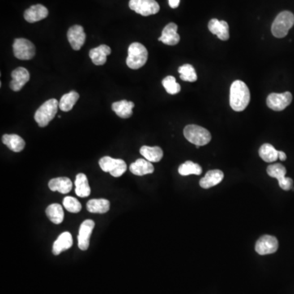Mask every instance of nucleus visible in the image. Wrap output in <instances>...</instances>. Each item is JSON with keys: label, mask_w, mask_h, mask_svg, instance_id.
I'll list each match as a JSON object with an SVG mask.
<instances>
[{"label": "nucleus", "mask_w": 294, "mask_h": 294, "mask_svg": "<svg viewBox=\"0 0 294 294\" xmlns=\"http://www.w3.org/2000/svg\"><path fill=\"white\" fill-rule=\"evenodd\" d=\"M184 136L190 143L200 146H205L211 141V133L209 131L195 124H189L184 129Z\"/></svg>", "instance_id": "obj_4"}, {"label": "nucleus", "mask_w": 294, "mask_h": 294, "mask_svg": "<svg viewBox=\"0 0 294 294\" xmlns=\"http://www.w3.org/2000/svg\"><path fill=\"white\" fill-rule=\"evenodd\" d=\"M131 172L136 176H144V175L150 174L155 171L154 166L151 162L146 159H139L137 161L131 164L129 167Z\"/></svg>", "instance_id": "obj_20"}, {"label": "nucleus", "mask_w": 294, "mask_h": 294, "mask_svg": "<svg viewBox=\"0 0 294 294\" xmlns=\"http://www.w3.org/2000/svg\"><path fill=\"white\" fill-rule=\"evenodd\" d=\"M168 4L172 9H176L179 6L180 0H168Z\"/></svg>", "instance_id": "obj_36"}, {"label": "nucleus", "mask_w": 294, "mask_h": 294, "mask_svg": "<svg viewBox=\"0 0 294 294\" xmlns=\"http://www.w3.org/2000/svg\"><path fill=\"white\" fill-rule=\"evenodd\" d=\"M279 159H280L281 161H284L287 159L286 154L283 151H279Z\"/></svg>", "instance_id": "obj_37"}, {"label": "nucleus", "mask_w": 294, "mask_h": 294, "mask_svg": "<svg viewBox=\"0 0 294 294\" xmlns=\"http://www.w3.org/2000/svg\"><path fill=\"white\" fill-rule=\"evenodd\" d=\"M72 181L68 177L53 178L48 182V187L52 191H58L61 194H68L72 189Z\"/></svg>", "instance_id": "obj_21"}, {"label": "nucleus", "mask_w": 294, "mask_h": 294, "mask_svg": "<svg viewBox=\"0 0 294 294\" xmlns=\"http://www.w3.org/2000/svg\"><path fill=\"white\" fill-rule=\"evenodd\" d=\"M129 55L127 57L126 63L130 69L137 70L142 68L148 59V51L143 44L140 43H133L129 46Z\"/></svg>", "instance_id": "obj_2"}, {"label": "nucleus", "mask_w": 294, "mask_h": 294, "mask_svg": "<svg viewBox=\"0 0 294 294\" xmlns=\"http://www.w3.org/2000/svg\"><path fill=\"white\" fill-rule=\"evenodd\" d=\"M59 103L57 99L52 98L42 105L35 114V120L41 128L47 126L57 115Z\"/></svg>", "instance_id": "obj_3"}, {"label": "nucleus", "mask_w": 294, "mask_h": 294, "mask_svg": "<svg viewBox=\"0 0 294 294\" xmlns=\"http://www.w3.org/2000/svg\"><path fill=\"white\" fill-rule=\"evenodd\" d=\"M209 30L212 34L217 35L218 39L223 41H227L230 38L228 23L225 21H219L216 18L212 19L209 22Z\"/></svg>", "instance_id": "obj_15"}, {"label": "nucleus", "mask_w": 294, "mask_h": 294, "mask_svg": "<svg viewBox=\"0 0 294 294\" xmlns=\"http://www.w3.org/2000/svg\"><path fill=\"white\" fill-rule=\"evenodd\" d=\"M140 153L146 160L151 163L160 161L163 155V150L159 146L150 147V146H143L140 149Z\"/></svg>", "instance_id": "obj_24"}, {"label": "nucleus", "mask_w": 294, "mask_h": 294, "mask_svg": "<svg viewBox=\"0 0 294 294\" xmlns=\"http://www.w3.org/2000/svg\"><path fill=\"white\" fill-rule=\"evenodd\" d=\"M63 205L68 212L73 213V214H77L82 209V206H81L79 201L71 196H67L64 199Z\"/></svg>", "instance_id": "obj_34"}, {"label": "nucleus", "mask_w": 294, "mask_h": 294, "mask_svg": "<svg viewBox=\"0 0 294 294\" xmlns=\"http://www.w3.org/2000/svg\"><path fill=\"white\" fill-rule=\"evenodd\" d=\"M3 143L14 152H21L26 146V142L17 134H5L2 137Z\"/></svg>", "instance_id": "obj_23"}, {"label": "nucleus", "mask_w": 294, "mask_h": 294, "mask_svg": "<svg viewBox=\"0 0 294 294\" xmlns=\"http://www.w3.org/2000/svg\"><path fill=\"white\" fill-rule=\"evenodd\" d=\"M294 25V15L291 12L283 11L277 16L271 26V32L274 37H285Z\"/></svg>", "instance_id": "obj_5"}, {"label": "nucleus", "mask_w": 294, "mask_h": 294, "mask_svg": "<svg viewBox=\"0 0 294 294\" xmlns=\"http://www.w3.org/2000/svg\"><path fill=\"white\" fill-rule=\"evenodd\" d=\"M279 248V242L272 235H263L257 240L255 245V250L258 254H271L276 252Z\"/></svg>", "instance_id": "obj_10"}, {"label": "nucleus", "mask_w": 294, "mask_h": 294, "mask_svg": "<svg viewBox=\"0 0 294 294\" xmlns=\"http://www.w3.org/2000/svg\"><path fill=\"white\" fill-rule=\"evenodd\" d=\"M95 227L92 220H85L79 227L78 235V246L81 250H87L89 247L90 237Z\"/></svg>", "instance_id": "obj_11"}, {"label": "nucleus", "mask_w": 294, "mask_h": 294, "mask_svg": "<svg viewBox=\"0 0 294 294\" xmlns=\"http://www.w3.org/2000/svg\"><path fill=\"white\" fill-rule=\"evenodd\" d=\"M179 74L181 80L186 82H195L197 80V74H196L194 68L189 64H185L178 68Z\"/></svg>", "instance_id": "obj_31"}, {"label": "nucleus", "mask_w": 294, "mask_h": 294, "mask_svg": "<svg viewBox=\"0 0 294 294\" xmlns=\"http://www.w3.org/2000/svg\"><path fill=\"white\" fill-rule=\"evenodd\" d=\"M129 8L144 17L159 13V5L155 0H130Z\"/></svg>", "instance_id": "obj_8"}, {"label": "nucleus", "mask_w": 294, "mask_h": 294, "mask_svg": "<svg viewBox=\"0 0 294 294\" xmlns=\"http://www.w3.org/2000/svg\"><path fill=\"white\" fill-rule=\"evenodd\" d=\"M48 15V10L44 5H33L30 9L26 10L24 13V18L26 22L30 23L39 22L41 20L47 18Z\"/></svg>", "instance_id": "obj_16"}, {"label": "nucleus", "mask_w": 294, "mask_h": 294, "mask_svg": "<svg viewBox=\"0 0 294 294\" xmlns=\"http://www.w3.org/2000/svg\"><path fill=\"white\" fill-rule=\"evenodd\" d=\"M179 174L181 176L189 175H201L202 173V168L198 163L192 161H186L180 165L178 168Z\"/></svg>", "instance_id": "obj_30"}, {"label": "nucleus", "mask_w": 294, "mask_h": 294, "mask_svg": "<svg viewBox=\"0 0 294 294\" xmlns=\"http://www.w3.org/2000/svg\"><path fill=\"white\" fill-rule=\"evenodd\" d=\"M134 103L129 101L122 100L112 104V110L119 117L128 119L133 115Z\"/></svg>", "instance_id": "obj_22"}, {"label": "nucleus", "mask_w": 294, "mask_h": 294, "mask_svg": "<svg viewBox=\"0 0 294 294\" xmlns=\"http://www.w3.org/2000/svg\"><path fill=\"white\" fill-rule=\"evenodd\" d=\"M224 174L221 170H210L200 181V185L204 189H209L217 185L223 180Z\"/></svg>", "instance_id": "obj_19"}, {"label": "nucleus", "mask_w": 294, "mask_h": 294, "mask_svg": "<svg viewBox=\"0 0 294 294\" xmlns=\"http://www.w3.org/2000/svg\"><path fill=\"white\" fill-rule=\"evenodd\" d=\"M111 53L109 46L102 44L97 48H92L89 52V57L92 63L96 65H103L107 62V56Z\"/></svg>", "instance_id": "obj_18"}, {"label": "nucleus", "mask_w": 294, "mask_h": 294, "mask_svg": "<svg viewBox=\"0 0 294 294\" xmlns=\"http://www.w3.org/2000/svg\"><path fill=\"white\" fill-rule=\"evenodd\" d=\"M99 165L104 172H110L115 177L122 176L127 170L126 163L123 159H113L110 156L103 157L99 160Z\"/></svg>", "instance_id": "obj_6"}, {"label": "nucleus", "mask_w": 294, "mask_h": 294, "mask_svg": "<svg viewBox=\"0 0 294 294\" xmlns=\"http://www.w3.org/2000/svg\"><path fill=\"white\" fill-rule=\"evenodd\" d=\"M279 185L284 190H289L292 187L293 181H292V179L289 178V177H284L283 180L279 181Z\"/></svg>", "instance_id": "obj_35"}, {"label": "nucleus", "mask_w": 294, "mask_h": 294, "mask_svg": "<svg viewBox=\"0 0 294 294\" xmlns=\"http://www.w3.org/2000/svg\"><path fill=\"white\" fill-rule=\"evenodd\" d=\"M286 172H287V170H286L285 167L280 163H274V164L268 166V175L271 177L276 178L278 181H281L284 177H286Z\"/></svg>", "instance_id": "obj_32"}, {"label": "nucleus", "mask_w": 294, "mask_h": 294, "mask_svg": "<svg viewBox=\"0 0 294 294\" xmlns=\"http://www.w3.org/2000/svg\"><path fill=\"white\" fill-rule=\"evenodd\" d=\"M159 41L167 45L173 46L178 44L180 35L177 34V26L175 23H169L163 28Z\"/></svg>", "instance_id": "obj_14"}, {"label": "nucleus", "mask_w": 294, "mask_h": 294, "mask_svg": "<svg viewBox=\"0 0 294 294\" xmlns=\"http://www.w3.org/2000/svg\"><path fill=\"white\" fill-rule=\"evenodd\" d=\"M74 185H75V194L79 197L85 198L91 194V189H90L87 176L83 173H78L77 175Z\"/></svg>", "instance_id": "obj_25"}, {"label": "nucleus", "mask_w": 294, "mask_h": 294, "mask_svg": "<svg viewBox=\"0 0 294 294\" xmlns=\"http://www.w3.org/2000/svg\"><path fill=\"white\" fill-rule=\"evenodd\" d=\"M78 98H79V95L76 91H71L69 93L65 94L61 96V101L59 103V108L61 109V111H65V112L71 111L72 108L78 100Z\"/></svg>", "instance_id": "obj_29"}, {"label": "nucleus", "mask_w": 294, "mask_h": 294, "mask_svg": "<svg viewBox=\"0 0 294 294\" xmlns=\"http://www.w3.org/2000/svg\"><path fill=\"white\" fill-rule=\"evenodd\" d=\"M68 41L74 50L78 51L83 47L86 39L84 30L78 25L73 26L69 29L67 32Z\"/></svg>", "instance_id": "obj_12"}, {"label": "nucleus", "mask_w": 294, "mask_h": 294, "mask_svg": "<svg viewBox=\"0 0 294 294\" xmlns=\"http://www.w3.org/2000/svg\"><path fill=\"white\" fill-rule=\"evenodd\" d=\"M87 211L92 214H106L109 211L110 202L105 199L91 200L87 203Z\"/></svg>", "instance_id": "obj_26"}, {"label": "nucleus", "mask_w": 294, "mask_h": 294, "mask_svg": "<svg viewBox=\"0 0 294 294\" xmlns=\"http://www.w3.org/2000/svg\"><path fill=\"white\" fill-rule=\"evenodd\" d=\"M292 101V93L289 91H285L283 93L270 94L266 99V104L273 111H281L288 107Z\"/></svg>", "instance_id": "obj_9"}, {"label": "nucleus", "mask_w": 294, "mask_h": 294, "mask_svg": "<svg viewBox=\"0 0 294 294\" xmlns=\"http://www.w3.org/2000/svg\"><path fill=\"white\" fill-rule=\"evenodd\" d=\"M73 245V238L70 232H63L59 235L57 240L54 242L52 246V253L57 255L62 253L64 251L68 250Z\"/></svg>", "instance_id": "obj_17"}, {"label": "nucleus", "mask_w": 294, "mask_h": 294, "mask_svg": "<svg viewBox=\"0 0 294 294\" xmlns=\"http://www.w3.org/2000/svg\"><path fill=\"white\" fill-rule=\"evenodd\" d=\"M163 86L166 91L171 95L178 93L181 91V86L176 83V78L173 76H167L162 81Z\"/></svg>", "instance_id": "obj_33"}, {"label": "nucleus", "mask_w": 294, "mask_h": 294, "mask_svg": "<svg viewBox=\"0 0 294 294\" xmlns=\"http://www.w3.org/2000/svg\"><path fill=\"white\" fill-rule=\"evenodd\" d=\"M13 53L20 60H31L35 55V47L26 39H16L13 43Z\"/></svg>", "instance_id": "obj_7"}, {"label": "nucleus", "mask_w": 294, "mask_h": 294, "mask_svg": "<svg viewBox=\"0 0 294 294\" xmlns=\"http://www.w3.org/2000/svg\"><path fill=\"white\" fill-rule=\"evenodd\" d=\"M46 214L54 224H60L64 220V211L61 205L52 204L46 209Z\"/></svg>", "instance_id": "obj_28"}, {"label": "nucleus", "mask_w": 294, "mask_h": 294, "mask_svg": "<svg viewBox=\"0 0 294 294\" xmlns=\"http://www.w3.org/2000/svg\"><path fill=\"white\" fill-rule=\"evenodd\" d=\"M30 73L24 67H18L12 72V79L10 87L14 91H18L24 87L30 80Z\"/></svg>", "instance_id": "obj_13"}, {"label": "nucleus", "mask_w": 294, "mask_h": 294, "mask_svg": "<svg viewBox=\"0 0 294 294\" xmlns=\"http://www.w3.org/2000/svg\"><path fill=\"white\" fill-rule=\"evenodd\" d=\"M250 102V91L248 86L241 80H235L230 90V105L233 111H244Z\"/></svg>", "instance_id": "obj_1"}, {"label": "nucleus", "mask_w": 294, "mask_h": 294, "mask_svg": "<svg viewBox=\"0 0 294 294\" xmlns=\"http://www.w3.org/2000/svg\"><path fill=\"white\" fill-rule=\"evenodd\" d=\"M259 155L264 161L272 163L279 159V150L274 148L272 145L265 143L259 149Z\"/></svg>", "instance_id": "obj_27"}]
</instances>
